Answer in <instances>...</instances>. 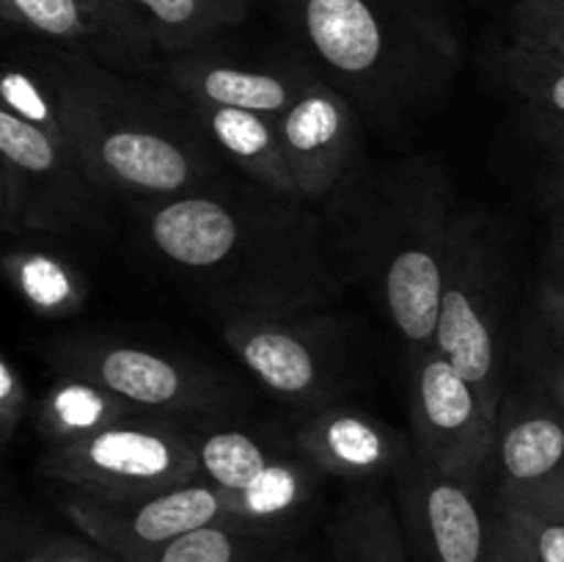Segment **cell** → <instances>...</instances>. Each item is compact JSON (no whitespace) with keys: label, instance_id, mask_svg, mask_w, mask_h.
Listing matches in <instances>:
<instances>
[{"label":"cell","instance_id":"obj_8","mask_svg":"<svg viewBox=\"0 0 564 562\" xmlns=\"http://www.w3.org/2000/svg\"><path fill=\"white\" fill-rule=\"evenodd\" d=\"M224 339L259 386L295 406H328L345 383L336 320L317 312L240 314L224 320Z\"/></svg>","mask_w":564,"mask_h":562},{"label":"cell","instance_id":"obj_15","mask_svg":"<svg viewBox=\"0 0 564 562\" xmlns=\"http://www.w3.org/2000/svg\"><path fill=\"white\" fill-rule=\"evenodd\" d=\"M297 191L312 202H328L345 187L358 160L356 102L323 77L275 121Z\"/></svg>","mask_w":564,"mask_h":562},{"label":"cell","instance_id":"obj_13","mask_svg":"<svg viewBox=\"0 0 564 562\" xmlns=\"http://www.w3.org/2000/svg\"><path fill=\"white\" fill-rule=\"evenodd\" d=\"M61 507L83 538L127 562H138L191 529L237 521L229 496L204 479L121 501L66 496Z\"/></svg>","mask_w":564,"mask_h":562},{"label":"cell","instance_id":"obj_34","mask_svg":"<svg viewBox=\"0 0 564 562\" xmlns=\"http://www.w3.org/2000/svg\"><path fill=\"white\" fill-rule=\"evenodd\" d=\"M551 257H554V262L560 264L562 279H564V220L562 224H556L554 235H551Z\"/></svg>","mask_w":564,"mask_h":562},{"label":"cell","instance_id":"obj_26","mask_svg":"<svg viewBox=\"0 0 564 562\" xmlns=\"http://www.w3.org/2000/svg\"><path fill=\"white\" fill-rule=\"evenodd\" d=\"M9 273L14 275L17 287L31 303H36L44 312L66 309L75 298V279L69 270L53 257L44 253H20L9 257Z\"/></svg>","mask_w":564,"mask_h":562},{"label":"cell","instance_id":"obj_5","mask_svg":"<svg viewBox=\"0 0 564 562\" xmlns=\"http://www.w3.org/2000/svg\"><path fill=\"white\" fill-rule=\"evenodd\" d=\"M39 472L69 496L121 501L196 483L202 463L174 419L141 413L72 444L47 446Z\"/></svg>","mask_w":564,"mask_h":562},{"label":"cell","instance_id":"obj_28","mask_svg":"<svg viewBox=\"0 0 564 562\" xmlns=\"http://www.w3.org/2000/svg\"><path fill=\"white\" fill-rule=\"evenodd\" d=\"M512 39L564 58V0H518L512 9Z\"/></svg>","mask_w":564,"mask_h":562},{"label":"cell","instance_id":"obj_19","mask_svg":"<svg viewBox=\"0 0 564 562\" xmlns=\"http://www.w3.org/2000/svg\"><path fill=\"white\" fill-rule=\"evenodd\" d=\"M185 110L204 132V138L248 180L275 196L303 198L290 160H286L284 143L275 130V121L237 108H209V105L185 102Z\"/></svg>","mask_w":564,"mask_h":562},{"label":"cell","instance_id":"obj_10","mask_svg":"<svg viewBox=\"0 0 564 562\" xmlns=\"http://www.w3.org/2000/svg\"><path fill=\"white\" fill-rule=\"evenodd\" d=\"M50 358L58 375L102 386L138 411L154 417H196L213 411L229 397L218 375L185 358L99 336L61 342Z\"/></svg>","mask_w":564,"mask_h":562},{"label":"cell","instance_id":"obj_4","mask_svg":"<svg viewBox=\"0 0 564 562\" xmlns=\"http://www.w3.org/2000/svg\"><path fill=\"white\" fill-rule=\"evenodd\" d=\"M350 231L358 264L378 275L391 325L411 364L435 347L457 209L444 174L424 160L394 165L361 198Z\"/></svg>","mask_w":564,"mask_h":562},{"label":"cell","instance_id":"obj_7","mask_svg":"<svg viewBox=\"0 0 564 562\" xmlns=\"http://www.w3.org/2000/svg\"><path fill=\"white\" fill-rule=\"evenodd\" d=\"M499 251L482 215L457 213L449 237L435 350L479 391L499 419Z\"/></svg>","mask_w":564,"mask_h":562},{"label":"cell","instance_id":"obj_22","mask_svg":"<svg viewBox=\"0 0 564 562\" xmlns=\"http://www.w3.org/2000/svg\"><path fill=\"white\" fill-rule=\"evenodd\" d=\"M334 562H408V540L400 512L386 496H350L330 532Z\"/></svg>","mask_w":564,"mask_h":562},{"label":"cell","instance_id":"obj_29","mask_svg":"<svg viewBox=\"0 0 564 562\" xmlns=\"http://www.w3.org/2000/svg\"><path fill=\"white\" fill-rule=\"evenodd\" d=\"M28 413L33 411L28 408L25 380L17 372L11 358H3V364H0V439H3V446L11 444L17 428L25 422Z\"/></svg>","mask_w":564,"mask_h":562},{"label":"cell","instance_id":"obj_16","mask_svg":"<svg viewBox=\"0 0 564 562\" xmlns=\"http://www.w3.org/2000/svg\"><path fill=\"white\" fill-rule=\"evenodd\" d=\"M494 461L499 466V507L551 512L564 479V408L560 402H501Z\"/></svg>","mask_w":564,"mask_h":562},{"label":"cell","instance_id":"obj_17","mask_svg":"<svg viewBox=\"0 0 564 562\" xmlns=\"http://www.w3.org/2000/svg\"><path fill=\"white\" fill-rule=\"evenodd\" d=\"M160 77L187 105L237 108L270 121H279L317 80V75L301 64H246L198 50L171 55L160 66Z\"/></svg>","mask_w":564,"mask_h":562},{"label":"cell","instance_id":"obj_24","mask_svg":"<svg viewBox=\"0 0 564 562\" xmlns=\"http://www.w3.org/2000/svg\"><path fill=\"white\" fill-rule=\"evenodd\" d=\"M501 72L516 94H521L529 108L551 119L564 121V58L538 44L512 39L501 50Z\"/></svg>","mask_w":564,"mask_h":562},{"label":"cell","instance_id":"obj_30","mask_svg":"<svg viewBox=\"0 0 564 562\" xmlns=\"http://www.w3.org/2000/svg\"><path fill=\"white\" fill-rule=\"evenodd\" d=\"M47 556L50 562H127L121 556L105 551L94 540L69 538V534H50Z\"/></svg>","mask_w":564,"mask_h":562},{"label":"cell","instance_id":"obj_18","mask_svg":"<svg viewBox=\"0 0 564 562\" xmlns=\"http://www.w3.org/2000/svg\"><path fill=\"white\" fill-rule=\"evenodd\" d=\"M411 441L391 433L380 419L352 408L323 406L303 419L295 430V450L319 474L372 483L394 474Z\"/></svg>","mask_w":564,"mask_h":562},{"label":"cell","instance_id":"obj_27","mask_svg":"<svg viewBox=\"0 0 564 562\" xmlns=\"http://www.w3.org/2000/svg\"><path fill=\"white\" fill-rule=\"evenodd\" d=\"M512 545L523 562H564V516L499 507Z\"/></svg>","mask_w":564,"mask_h":562},{"label":"cell","instance_id":"obj_36","mask_svg":"<svg viewBox=\"0 0 564 562\" xmlns=\"http://www.w3.org/2000/svg\"><path fill=\"white\" fill-rule=\"evenodd\" d=\"M273 562H279V560H273Z\"/></svg>","mask_w":564,"mask_h":562},{"label":"cell","instance_id":"obj_2","mask_svg":"<svg viewBox=\"0 0 564 562\" xmlns=\"http://www.w3.org/2000/svg\"><path fill=\"white\" fill-rule=\"evenodd\" d=\"M88 180L138 207L207 187L213 143L196 121L132 86L121 72L66 50L36 61Z\"/></svg>","mask_w":564,"mask_h":562},{"label":"cell","instance_id":"obj_14","mask_svg":"<svg viewBox=\"0 0 564 562\" xmlns=\"http://www.w3.org/2000/svg\"><path fill=\"white\" fill-rule=\"evenodd\" d=\"M6 22L116 72L154 69L158 42L121 0H0Z\"/></svg>","mask_w":564,"mask_h":562},{"label":"cell","instance_id":"obj_20","mask_svg":"<svg viewBox=\"0 0 564 562\" xmlns=\"http://www.w3.org/2000/svg\"><path fill=\"white\" fill-rule=\"evenodd\" d=\"M141 413L121 397L105 391L102 386L72 375H58L42 402L33 408L36 430L47 446L72 444Z\"/></svg>","mask_w":564,"mask_h":562},{"label":"cell","instance_id":"obj_32","mask_svg":"<svg viewBox=\"0 0 564 562\" xmlns=\"http://www.w3.org/2000/svg\"><path fill=\"white\" fill-rule=\"evenodd\" d=\"M496 562H523L521 556H518L516 545H512V538L510 532H507V523L505 518H501V512H499V545H496Z\"/></svg>","mask_w":564,"mask_h":562},{"label":"cell","instance_id":"obj_25","mask_svg":"<svg viewBox=\"0 0 564 562\" xmlns=\"http://www.w3.org/2000/svg\"><path fill=\"white\" fill-rule=\"evenodd\" d=\"M532 364L545 395L564 408V279L545 281L532 328Z\"/></svg>","mask_w":564,"mask_h":562},{"label":"cell","instance_id":"obj_21","mask_svg":"<svg viewBox=\"0 0 564 562\" xmlns=\"http://www.w3.org/2000/svg\"><path fill=\"white\" fill-rule=\"evenodd\" d=\"M149 25L160 53L198 50L218 33L240 25L248 0H121Z\"/></svg>","mask_w":564,"mask_h":562},{"label":"cell","instance_id":"obj_3","mask_svg":"<svg viewBox=\"0 0 564 562\" xmlns=\"http://www.w3.org/2000/svg\"><path fill=\"white\" fill-rule=\"evenodd\" d=\"M292 17L334 86L380 119L438 97L460 61L455 33L408 0H292Z\"/></svg>","mask_w":564,"mask_h":562},{"label":"cell","instance_id":"obj_6","mask_svg":"<svg viewBox=\"0 0 564 562\" xmlns=\"http://www.w3.org/2000/svg\"><path fill=\"white\" fill-rule=\"evenodd\" d=\"M0 160L6 231L75 235L102 224L105 193L88 180L64 121L33 125L0 102Z\"/></svg>","mask_w":564,"mask_h":562},{"label":"cell","instance_id":"obj_9","mask_svg":"<svg viewBox=\"0 0 564 562\" xmlns=\"http://www.w3.org/2000/svg\"><path fill=\"white\" fill-rule=\"evenodd\" d=\"M202 479L224 490L237 521L281 532L312 501L317 468L270 435L246 428L187 430Z\"/></svg>","mask_w":564,"mask_h":562},{"label":"cell","instance_id":"obj_23","mask_svg":"<svg viewBox=\"0 0 564 562\" xmlns=\"http://www.w3.org/2000/svg\"><path fill=\"white\" fill-rule=\"evenodd\" d=\"M275 534L246 521H215L169 540L138 562H273Z\"/></svg>","mask_w":564,"mask_h":562},{"label":"cell","instance_id":"obj_1","mask_svg":"<svg viewBox=\"0 0 564 562\" xmlns=\"http://www.w3.org/2000/svg\"><path fill=\"white\" fill-rule=\"evenodd\" d=\"M141 209L143 240L224 320L297 314L330 303L358 273L339 237L303 198L251 187H198Z\"/></svg>","mask_w":564,"mask_h":562},{"label":"cell","instance_id":"obj_35","mask_svg":"<svg viewBox=\"0 0 564 562\" xmlns=\"http://www.w3.org/2000/svg\"><path fill=\"white\" fill-rule=\"evenodd\" d=\"M554 516H564V479H562V488H560V494H556V501H554Z\"/></svg>","mask_w":564,"mask_h":562},{"label":"cell","instance_id":"obj_11","mask_svg":"<svg viewBox=\"0 0 564 562\" xmlns=\"http://www.w3.org/2000/svg\"><path fill=\"white\" fill-rule=\"evenodd\" d=\"M397 477L405 540L422 562H496L499 512L490 516L479 485L438 472L408 444Z\"/></svg>","mask_w":564,"mask_h":562},{"label":"cell","instance_id":"obj_31","mask_svg":"<svg viewBox=\"0 0 564 562\" xmlns=\"http://www.w3.org/2000/svg\"><path fill=\"white\" fill-rule=\"evenodd\" d=\"M532 114L534 132H538L540 143H543V149L551 154V160H554L556 176H560V185L564 191V121L551 119V116L538 114V110H532Z\"/></svg>","mask_w":564,"mask_h":562},{"label":"cell","instance_id":"obj_33","mask_svg":"<svg viewBox=\"0 0 564 562\" xmlns=\"http://www.w3.org/2000/svg\"><path fill=\"white\" fill-rule=\"evenodd\" d=\"M11 562H50L47 556V538H39L33 543H28L25 549H20V554Z\"/></svg>","mask_w":564,"mask_h":562},{"label":"cell","instance_id":"obj_12","mask_svg":"<svg viewBox=\"0 0 564 562\" xmlns=\"http://www.w3.org/2000/svg\"><path fill=\"white\" fill-rule=\"evenodd\" d=\"M411 441L438 472L482 485L499 419L441 350L411 364Z\"/></svg>","mask_w":564,"mask_h":562}]
</instances>
